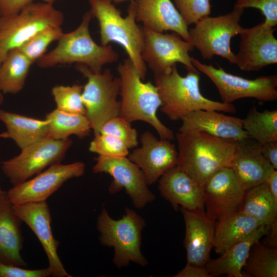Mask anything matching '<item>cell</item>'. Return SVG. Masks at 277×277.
Segmentation results:
<instances>
[{
  "instance_id": "74e56055",
  "label": "cell",
  "mask_w": 277,
  "mask_h": 277,
  "mask_svg": "<svg viewBox=\"0 0 277 277\" xmlns=\"http://www.w3.org/2000/svg\"><path fill=\"white\" fill-rule=\"evenodd\" d=\"M233 7L258 9L265 16V23L273 27L277 25V0H236Z\"/></svg>"
},
{
  "instance_id": "f6af8a7d",
  "label": "cell",
  "mask_w": 277,
  "mask_h": 277,
  "mask_svg": "<svg viewBox=\"0 0 277 277\" xmlns=\"http://www.w3.org/2000/svg\"><path fill=\"white\" fill-rule=\"evenodd\" d=\"M108 1H111V2L113 1L115 3H120L125 2V1H131V0H108Z\"/></svg>"
},
{
  "instance_id": "b9f144b4",
  "label": "cell",
  "mask_w": 277,
  "mask_h": 277,
  "mask_svg": "<svg viewBox=\"0 0 277 277\" xmlns=\"http://www.w3.org/2000/svg\"><path fill=\"white\" fill-rule=\"evenodd\" d=\"M261 152L274 168L277 169V142H268L260 145Z\"/></svg>"
},
{
  "instance_id": "8fae6325",
  "label": "cell",
  "mask_w": 277,
  "mask_h": 277,
  "mask_svg": "<svg viewBox=\"0 0 277 277\" xmlns=\"http://www.w3.org/2000/svg\"><path fill=\"white\" fill-rule=\"evenodd\" d=\"M72 144L69 138L39 140L22 149L19 155L3 162L2 169L13 185L20 184L46 167L61 163Z\"/></svg>"
},
{
  "instance_id": "9c48e42d",
  "label": "cell",
  "mask_w": 277,
  "mask_h": 277,
  "mask_svg": "<svg viewBox=\"0 0 277 277\" xmlns=\"http://www.w3.org/2000/svg\"><path fill=\"white\" fill-rule=\"evenodd\" d=\"M244 10L233 7L231 12L215 17L208 16L189 29L190 42L204 59L211 60L217 55L227 60L231 64H235L231 39L239 34Z\"/></svg>"
},
{
  "instance_id": "3957f363",
  "label": "cell",
  "mask_w": 277,
  "mask_h": 277,
  "mask_svg": "<svg viewBox=\"0 0 277 277\" xmlns=\"http://www.w3.org/2000/svg\"><path fill=\"white\" fill-rule=\"evenodd\" d=\"M120 80L119 116L130 123L140 121L148 123L161 138L172 140L173 131L156 115L162 102L155 85L144 83L132 61L127 57L117 68Z\"/></svg>"
},
{
  "instance_id": "7bdbcfd3",
  "label": "cell",
  "mask_w": 277,
  "mask_h": 277,
  "mask_svg": "<svg viewBox=\"0 0 277 277\" xmlns=\"http://www.w3.org/2000/svg\"><path fill=\"white\" fill-rule=\"evenodd\" d=\"M268 188L275 200L277 201V171L274 170L266 182Z\"/></svg>"
},
{
  "instance_id": "d590c367",
  "label": "cell",
  "mask_w": 277,
  "mask_h": 277,
  "mask_svg": "<svg viewBox=\"0 0 277 277\" xmlns=\"http://www.w3.org/2000/svg\"><path fill=\"white\" fill-rule=\"evenodd\" d=\"M89 150L100 156L127 157L129 152L126 145L120 139L110 135L99 133L94 135Z\"/></svg>"
},
{
  "instance_id": "ab89813d",
  "label": "cell",
  "mask_w": 277,
  "mask_h": 277,
  "mask_svg": "<svg viewBox=\"0 0 277 277\" xmlns=\"http://www.w3.org/2000/svg\"><path fill=\"white\" fill-rule=\"evenodd\" d=\"M34 0H0L2 15L16 14Z\"/></svg>"
},
{
  "instance_id": "d6986e66",
  "label": "cell",
  "mask_w": 277,
  "mask_h": 277,
  "mask_svg": "<svg viewBox=\"0 0 277 277\" xmlns=\"http://www.w3.org/2000/svg\"><path fill=\"white\" fill-rule=\"evenodd\" d=\"M185 224L184 245L187 263L204 266L213 247L216 221L205 211H191L180 207Z\"/></svg>"
},
{
  "instance_id": "ac0fdd59",
  "label": "cell",
  "mask_w": 277,
  "mask_h": 277,
  "mask_svg": "<svg viewBox=\"0 0 277 277\" xmlns=\"http://www.w3.org/2000/svg\"><path fill=\"white\" fill-rule=\"evenodd\" d=\"M140 141L141 146L127 156L141 169L148 185H150L177 165L178 151L170 140H159L149 131L142 133Z\"/></svg>"
},
{
  "instance_id": "8992f818",
  "label": "cell",
  "mask_w": 277,
  "mask_h": 277,
  "mask_svg": "<svg viewBox=\"0 0 277 277\" xmlns=\"http://www.w3.org/2000/svg\"><path fill=\"white\" fill-rule=\"evenodd\" d=\"M117 220L113 219L105 207L97 216V230L99 240L104 246L114 249L113 263L118 268L127 267L130 262L145 267L147 259L141 252L142 231L146 226L145 219L128 207Z\"/></svg>"
},
{
  "instance_id": "836d02e7",
  "label": "cell",
  "mask_w": 277,
  "mask_h": 277,
  "mask_svg": "<svg viewBox=\"0 0 277 277\" xmlns=\"http://www.w3.org/2000/svg\"><path fill=\"white\" fill-rule=\"evenodd\" d=\"M83 88V86L79 84L54 86L51 93L56 109L68 113L86 115V110L82 96Z\"/></svg>"
},
{
  "instance_id": "603a6c76",
  "label": "cell",
  "mask_w": 277,
  "mask_h": 277,
  "mask_svg": "<svg viewBox=\"0 0 277 277\" xmlns=\"http://www.w3.org/2000/svg\"><path fill=\"white\" fill-rule=\"evenodd\" d=\"M136 22L147 29L171 31L190 42L188 26L171 0H133Z\"/></svg>"
},
{
  "instance_id": "1f68e13d",
  "label": "cell",
  "mask_w": 277,
  "mask_h": 277,
  "mask_svg": "<svg viewBox=\"0 0 277 277\" xmlns=\"http://www.w3.org/2000/svg\"><path fill=\"white\" fill-rule=\"evenodd\" d=\"M244 277H276L277 248L256 242L251 246L243 268Z\"/></svg>"
},
{
  "instance_id": "44dd1931",
  "label": "cell",
  "mask_w": 277,
  "mask_h": 277,
  "mask_svg": "<svg viewBox=\"0 0 277 277\" xmlns=\"http://www.w3.org/2000/svg\"><path fill=\"white\" fill-rule=\"evenodd\" d=\"M260 145L250 137L236 143L230 167L246 191L266 182L275 170L262 155Z\"/></svg>"
},
{
  "instance_id": "681fc988",
  "label": "cell",
  "mask_w": 277,
  "mask_h": 277,
  "mask_svg": "<svg viewBox=\"0 0 277 277\" xmlns=\"http://www.w3.org/2000/svg\"><path fill=\"white\" fill-rule=\"evenodd\" d=\"M1 16H2V13H1V8H0V17H1Z\"/></svg>"
},
{
  "instance_id": "7a4b0ae2",
  "label": "cell",
  "mask_w": 277,
  "mask_h": 277,
  "mask_svg": "<svg viewBox=\"0 0 277 277\" xmlns=\"http://www.w3.org/2000/svg\"><path fill=\"white\" fill-rule=\"evenodd\" d=\"M154 76L162 102L161 110L170 120H181L198 110L236 112L233 104L212 101L202 95L199 87L200 72L188 71L183 76L175 65L169 73Z\"/></svg>"
},
{
  "instance_id": "ba28073f",
  "label": "cell",
  "mask_w": 277,
  "mask_h": 277,
  "mask_svg": "<svg viewBox=\"0 0 277 277\" xmlns=\"http://www.w3.org/2000/svg\"><path fill=\"white\" fill-rule=\"evenodd\" d=\"M76 70L87 78L83 87L82 100L94 135L110 119L119 116L120 80L114 77L109 69L103 72L92 71L87 66L76 64Z\"/></svg>"
},
{
  "instance_id": "d4e9b609",
  "label": "cell",
  "mask_w": 277,
  "mask_h": 277,
  "mask_svg": "<svg viewBox=\"0 0 277 277\" xmlns=\"http://www.w3.org/2000/svg\"><path fill=\"white\" fill-rule=\"evenodd\" d=\"M269 229V226H261L247 238L229 247L220 257L209 259L204 267L210 276L244 277L243 268L251 246L267 234Z\"/></svg>"
},
{
  "instance_id": "8d00e7d4",
  "label": "cell",
  "mask_w": 277,
  "mask_h": 277,
  "mask_svg": "<svg viewBox=\"0 0 277 277\" xmlns=\"http://www.w3.org/2000/svg\"><path fill=\"white\" fill-rule=\"evenodd\" d=\"M186 24H195L211 13L210 0H174Z\"/></svg>"
},
{
  "instance_id": "5bb4252c",
  "label": "cell",
  "mask_w": 277,
  "mask_h": 277,
  "mask_svg": "<svg viewBox=\"0 0 277 277\" xmlns=\"http://www.w3.org/2000/svg\"><path fill=\"white\" fill-rule=\"evenodd\" d=\"M85 171V164L82 162L55 164L33 178L13 185L6 194L13 205L46 201L65 182L82 176Z\"/></svg>"
},
{
  "instance_id": "f35d334b",
  "label": "cell",
  "mask_w": 277,
  "mask_h": 277,
  "mask_svg": "<svg viewBox=\"0 0 277 277\" xmlns=\"http://www.w3.org/2000/svg\"><path fill=\"white\" fill-rule=\"evenodd\" d=\"M51 276L48 267L28 269L23 267L0 262V277H48Z\"/></svg>"
},
{
  "instance_id": "52a82bcc",
  "label": "cell",
  "mask_w": 277,
  "mask_h": 277,
  "mask_svg": "<svg viewBox=\"0 0 277 277\" xmlns=\"http://www.w3.org/2000/svg\"><path fill=\"white\" fill-rule=\"evenodd\" d=\"M64 14L53 4L33 2L19 12L0 17V64L11 50L18 48L43 29L61 26Z\"/></svg>"
},
{
  "instance_id": "7c38bea8",
  "label": "cell",
  "mask_w": 277,
  "mask_h": 277,
  "mask_svg": "<svg viewBox=\"0 0 277 277\" xmlns=\"http://www.w3.org/2000/svg\"><path fill=\"white\" fill-rule=\"evenodd\" d=\"M142 57L154 76L169 73L177 63L184 65L188 71L200 72L192 63L189 52L194 47L173 32H155L144 28Z\"/></svg>"
},
{
  "instance_id": "ffe728a7",
  "label": "cell",
  "mask_w": 277,
  "mask_h": 277,
  "mask_svg": "<svg viewBox=\"0 0 277 277\" xmlns=\"http://www.w3.org/2000/svg\"><path fill=\"white\" fill-rule=\"evenodd\" d=\"M158 190L175 211H205L203 187L177 166L164 173L158 180Z\"/></svg>"
},
{
  "instance_id": "d6a6232c",
  "label": "cell",
  "mask_w": 277,
  "mask_h": 277,
  "mask_svg": "<svg viewBox=\"0 0 277 277\" xmlns=\"http://www.w3.org/2000/svg\"><path fill=\"white\" fill-rule=\"evenodd\" d=\"M63 33L61 26H50L37 32L18 48L33 64L46 53L48 46L58 41Z\"/></svg>"
},
{
  "instance_id": "83f0119b",
  "label": "cell",
  "mask_w": 277,
  "mask_h": 277,
  "mask_svg": "<svg viewBox=\"0 0 277 277\" xmlns=\"http://www.w3.org/2000/svg\"><path fill=\"white\" fill-rule=\"evenodd\" d=\"M240 211L255 219L261 226H269L277 220V201L266 182L246 191Z\"/></svg>"
},
{
  "instance_id": "5b68a950",
  "label": "cell",
  "mask_w": 277,
  "mask_h": 277,
  "mask_svg": "<svg viewBox=\"0 0 277 277\" xmlns=\"http://www.w3.org/2000/svg\"><path fill=\"white\" fill-rule=\"evenodd\" d=\"M92 17L90 10L86 12L79 26L71 32H64L56 47L37 62L38 66L49 68L76 63L99 72L105 65L116 62L118 54L111 45H98L91 37L89 25Z\"/></svg>"
},
{
  "instance_id": "484cf974",
  "label": "cell",
  "mask_w": 277,
  "mask_h": 277,
  "mask_svg": "<svg viewBox=\"0 0 277 277\" xmlns=\"http://www.w3.org/2000/svg\"><path fill=\"white\" fill-rule=\"evenodd\" d=\"M261 225L253 218L241 211L216 221L213 247L222 254L234 244L253 233Z\"/></svg>"
},
{
  "instance_id": "7402d4cb",
  "label": "cell",
  "mask_w": 277,
  "mask_h": 277,
  "mask_svg": "<svg viewBox=\"0 0 277 277\" xmlns=\"http://www.w3.org/2000/svg\"><path fill=\"white\" fill-rule=\"evenodd\" d=\"M179 132H198L216 137L240 141L249 137L242 119L215 110H198L184 116Z\"/></svg>"
},
{
  "instance_id": "cb8c5ba5",
  "label": "cell",
  "mask_w": 277,
  "mask_h": 277,
  "mask_svg": "<svg viewBox=\"0 0 277 277\" xmlns=\"http://www.w3.org/2000/svg\"><path fill=\"white\" fill-rule=\"evenodd\" d=\"M22 222L4 193L0 196V262L21 267L27 265L21 253L24 242Z\"/></svg>"
},
{
  "instance_id": "c3c4849f",
  "label": "cell",
  "mask_w": 277,
  "mask_h": 277,
  "mask_svg": "<svg viewBox=\"0 0 277 277\" xmlns=\"http://www.w3.org/2000/svg\"><path fill=\"white\" fill-rule=\"evenodd\" d=\"M4 193H5V192L4 191H3L1 187V185H0V196L3 195Z\"/></svg>"
},
{
  "instance_id": "f1b7e54d",
  "label": "cell",
  "mask_w": 277,
  "mask_h": 277,
  "mask_svg": "<svg viewBox=\"0 0 277 277\" xmlns=\"http://www.w3.org/2000/svg\"><path fill=\"white\" fill-rule=\"evenodd\" d=\"M32 64L19 48L10 51L0 64V92L13 94L20 92Z\"/></svg>"
},
{
  "instance_id": "9a60e30c",
  "label": "cell",
  "mask_w": 277,
  "mask_h": 277,
  "mask_svg": "<svg viewBox=\"0 0 277 277\" xmlns=\"http://www.w3.org/2000/svg\"><path fill=\"white\" fill-rule=\"evenodd\" d=\"M203 190L205 211L215 221L240 211L246 192L230 167L213 174Z\"/></svg>"
},
{
  "instance_id": "4fadbf2b",
  "label": "cell",
  "mask_w": 277,
  "mask_h": 277,
  "mask_svg": "<svg viewBox=\"0 0 277 277\" xmlns=\"http://www.w3.org/2000/svg\"><path fill=\"white\" fill-rule=\"evenodd\" d=\"M95 161L93 172L107 173L113 178L109 187L111 194L125 189L133 206L138 209L155 200V196L148 188L142 171L128 157L98 155Z\"/></svg>"
},
{
  "instance_id": "6da1fadb",
  "label": "cell",
  "mask_w": 277,
  "mask_h": 277,
  "mask_svg": "<svg viewBox=\"0 0 277 277\" xmlns=\"http://www.w3.org/2000/svg\"><path fill=\"white\" fill-rule=\"evenodd\" d=\"M177 166L203 187L207 180L222 168L230 167L238 141L198 132L175 135Z\"/></svg>"
},
{
  "instance_id": "60d3db41",
  "label": "cell",
  "mask_w": 277,
  "mask_h": 277,
  "mask_svg": "<svg viewBox=\"0 0 277 277\" xmlns=\"http://www.w3.org/2000/svg\"><path fill=\"white\" fill-rule=\"evenodd\" d=\"M174 277H211L204 266L187 263Z\"/></svg>"
},
{
  "instance_id": "277c9868",
  "label": "cell",
  "mask_w": 277,
  "mask_h": 277,
  "mask_svg": "<svg viewBox=\"0 0 277 277\" xmlns=\"http://www.w3.org/2000/svg\"><path fill=\"white\" fill-rule=\"evenodd\" d=\"M90 11L99 24L101 45L107 46L111 42L120 45L125 49L142 80L147 74V66L142 57L144 42V28L136 23L133 0L123 17L121 11L111 1L89 0Z\"/></svg>"
},
{
  "instance_id": "4316f807",
  "label": "cell",
  "mask_w": 277,
  "mask_h": 277,
  "mask_svg": "<svg viewBox=\"0 0 277 277\" xmlns=\"http://www.w3.org/2000/svg\"><path fill=\"white\" fill-rule=\"evenodd\" d=\"M0 120L5 125L8 138L21 149L49 137L48 123L0 109Z\"/></svg>"
},
{
  "instance_id": "ee69618b",
  "label": "cell",
  "mask_w": 277,
  "mask_h": 277,
  "mask_svg": "<svg viewBox=\"0 0 277 277\" xmlns=\"http://www.w3.org/2000/svg\"><path fill=\"white\" fill-rule=\"evenodd\" d=\"M271 230L270 235L269 237V243L271 247H276L277 246V220H275L269 226Z\"/></svg>"
},
{
  "instance_id": "4dcf8cb0",
  "label": "cell",
  "mask_w": 277,
  "mask_h": 277,
  "mask_svg": "<svg viewBox=\"0 0 277 277\" xmlns=\"http://www.w3.org/2000/svg\"><path fill=\"white\" fill-rule=\"evenodd\" d=\"M243 129L249 137L262 144L277 142V110L259 111L251 108L242 119Z\"/></svg>"
},
{
  "instance_id": "bcb514c9",
  "label": "cell",
  "mask_w": 277,
  "mask_h": 277,
  "mask_svg": "<svg viewBox=\"0 0 277 277\" xmlns=\"http://www.w3.org/2000/svg\"><path fill=\"white\" fill-rule=\"evenodd\" d=\"M43 2L53 4L56 1H60V0H42Z\"/></svg>"
},
{
  "instance_id": "30bf717a",
  "label": "cell",
  "mask_w": 277,
  "mask_h": 277,
  "mask_svg": "<svg viewBox=\"0 0 277 277\" xmlns=\"http://www.w3.org/2000/svg\"><path fill=\"white\" fill-rule=\"evenodd\" d=\"M192 63L199 71L206 75L215 85L222 102L232 104L238 100L253 98L264 102L277 100V75L261 76L249 80L206 65L193 57Z\"/></svg>"
},
{
  "instance_id": "2e32d148",
  "label": "cell",
  "mask_w": 277,
  "mask_h": 277,
  "mask_svg": "<svg viewBox=\"0 0 277 277\" xmlns=\"http://www.w3.org/2000/svg\"><path fill=\"white\" fill-rule=\"evenodd\" d=\"M275 27L264 22L250 28L241 27L239 50L235 65L242 70L258 71L277 63V39Z\"/></svg>"
},
{
  "instance_id": "e575fe53",
  "label": "cell",
  "mask_w": 277,
  "mask_h": 277,
  "mask_svg": "<svg viewBox=\"0 0 277 277\" xmlns=\"http://www.w3.org/2000/svg\"><path fill=\"white\" fill-rule=\"evenodd\" d=\"M100 133L110 135L120 139L128 149L135 148L138 145L136 130L132 127L131 123L120 116L106 122L101 128Z\"/></svg>"
},
{
  "instance_id": "7dc6e473",
  "label": "cell",
  "mask_w": 277,
  "mask_h": 277,
  "mask_svg": "<svg viewBox=\"0 0 277 277\" xmlns=\"http://www.w3.org/2000/svg\"><path fill=\"white\" fill-rule=\"evenodd\" d=\"M4 102V97L3 93L0 92V105H1Z\"/></svg>"
},
{
  "instance_id": "e0dca14e",
  "label": "cell",
  "mask_w": 277,
  "mask_h": 277,
  "mask_svg": "<svg viewBox=\"0 0 277 277\" xmlns=\"http://www.w3.org/2000/svg\"><path fill=\"white\" fill-rule=\"evenodd\" d=\"M15 213L27 224L40 242L48 261L53 277H71L65 269L57 253L59 241L54 237L52 218L46 201L13 205Z\"/></svg>"
},
{
  "instance_id": "f546056e",
  "label": "cell",
  "mask_w": 277,
  "mask_h": 277,
  "mask_svg": "<svg viewBox=\"0 0 277 277\" xmlns=\"http://www.w3.org/2000/svg\"><path fill=\"white\" fill-rule=\"evenodd\" d=\"M45 120L48 123L49 137L54 140L66 139L71 135L84 138L92 130L86 115L68 113L56 109L48 113Z\"/></svg>"
}]
</instances>
